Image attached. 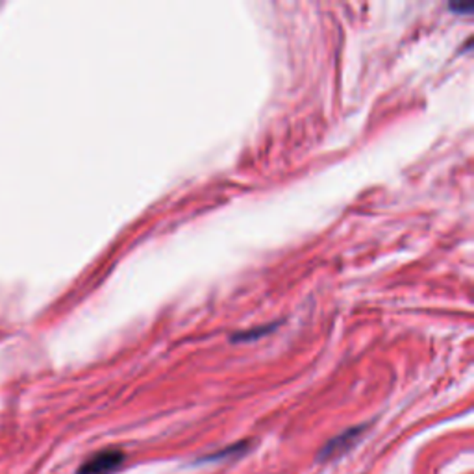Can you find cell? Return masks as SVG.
I'll use <instances>...</instances> for the list:
<instances>
[{"mask_svg": "<svg viewBox=\"0 0 474 474\" xmlns=\"http://www.w3.org/2000/svg\"><path fill=\"white\" fill-rule=\"evenodd\" d=\"M369 428V424H361V426H352L349 430H344L343 434L332 438L328 443H325L320 446L319 454H317V462L319 463H330L334 460H339L341 456L347 454L349 450H352L358 441L363 438L365 430Z\"/></svg>", "mask_w": 474, "mask_h": 474, "instance_id": "1", "label": "cell"}, {"mask_svg": "<svg viewBox=\"0 0 474 474\" xmlns=\"http://www.w3.org/2000/svg\"><path fill=\"white\" fill-rule=\"evenodd\" d=\"M126 462V454L121 448H104L91 458L85 460L76 474H114Z\"/></svg>", "mask_w": 474, "mask_h": 474, "instance_id": "2", "label": "cell"}, {"mask_svg": "<svg viewBox=\"0 0 474 474\" xmlns=\"http://www.w3.org/2000/svg\"><path fill=\"white\" fill-rule=\"evenodd\" d=\"M250 448V441H240L235 443L232 446H226L223 450H217L215 454H209V456H204L202 462H215V460H225V458H237V456H243L247 454Z\"/></svg>", "mask_w": 474, "mask_h": 474, "instance_id": "3", "label": "cell"}]
</instances>
